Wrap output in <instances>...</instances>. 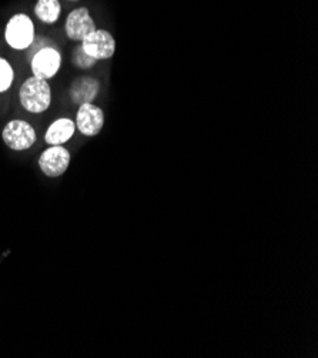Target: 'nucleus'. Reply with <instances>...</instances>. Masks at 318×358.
<instances>
[{"label":"nucleus","mask_w":318,"mask_h":358,"mask_svg":"<svg viewBox=\"0 0 318 358\" xmlns=\"http://www.w3.org/2000/svg\"><path fill=\"white\" fill-rule=\"evenodd\" d=\"M22 106L30 113H43L52 103V89L48 80L31 76L23 82L19 90Z\"/></svg>","instance_id":"1"},{"label":"nucleus","mask_w":318,"mask_h":358,"mask_svg":"<svg viewBox=\"0 0 318 358\" xmlns=\"http://www.w3.org/2000/svg\"><path fill=\"white\" fill-rule=\"evenodd\" d=\"M6 43L15 50H26L34 42V26L24 13L15 15L5 29Z\"/></svg>","instance_id":"2"},{"label":"nucleus","mask_w":318,"mask_h":358,"mask_svg":"<svg viewBox=\"0 0 318 358\" xmlns=\"http://www.w3.org/2000/svg\"><path fill=\"white\" fill-rule=\"evenodd\" d=\"M5 145L15 150L23 152L30 149L34 143H36V131L24 120H12L9 122L2 133Z\"/></svg>","instance_id":"3"},{"label":"nucleus","mask_w":318,"mask_h":358,"mask_svg":"<svg viewBox=\"0 0 318 358\" xmlns=\"http://www.w3.org/2000/svg\"><path fill=\"white\" fill-rule=\"evenodd\" d=\"M82 49L94 60H106L115 55L116 42L108 30L96 29L82 41Z\"/></svg>","instance_id":"4"},{"label":"nucleus","mask_w":318,"mask_h":358,"mask_svg":"<svg viewBox=\"0 0 318 358\" xmlns=\"http://www.w3.org/2000/svg\"><path fill=\"white\" fill-rule=\"evenodd\" d=\"M62 66V55L55 48H42L33 55L31 71L33 76L49 80L57 75Z\"/></svg>","instance_id":"5"},{"label":"nucleus","mask_w":318,"mask_h":358,"mask_svg":"<svg viewBox=\"0 0 318 358\" xmlns=\"http://www.w3.org/2000/svg\"><path fill=\"white\" fill-rule=\"evenodd\" d=\"M104 126V113L99 106L85 103L79 106L76 115V129L86 137L97 136Z\"/></svg>","instance_id":"6"},{"label":"nucleus","mask_w":318,"mask_h":358,"mask_svg":"<svg viewBox=\"0 0 318 358\" xmlns=\"http://www.w3.org/2000/svg\"><path fill=\"white\" fill-rule=\"evenodd\" d=\"M70 153L63 146H50L39 157V167L48 177H60L70 166Z\"/></svg>","instance_id":"7"},{"label":"nucleus","mask_w":318,"mask_h":358,"mask_svg":"<svg viewBox=\"0 0 318 358\" xmlns=\"http://www.w3.org/2000/svg\"><path fill=\"white\" fill-rule=\"evenodd\" d=\"M64 29L68 39L82 42L86 36L96 30V23L86 8H79L68 13Z\"/></svg>","instance_id":"8"},{"label":"nucleus","mask_w":318,"mask_h":358,"mask_svg":"<svg viewBox=\"0 0 318 358\" xmlns=\"http://www.w3.org/2000/svg\"><path fill=\"white\" fill-rule=\"evenodd\" d=\"M75 131L76 123L72 119L62 117L49 126L45 134V140L49 146H63L66 141L73 137Z\"/></svg>","instance_id":"9"},{"label":"nucleus","mask_w":318,"mask_h":358,"mask_svg":"<svg viewBox=\"0 0 318 358\" xmlns=\"http://www.w3.org/2000/svg\"><path fill=\"white\" fill-rule=\"evenodd\" d=\"M100 85L93 78H80L75 80V83L70 87V97L72 101L76 104H85V103H93L97 97Z\"/></svg>","instance_id":"10"},{"label":"nucleus","mask_w":318,"mask_h":358,"mask_svg":"<svg viewBox=\"0 0 318 358\" xmlns=\"http://www.w3.org/2000/svg\"><path fill=\"white\" fill-rule=\"evenodd\" d=\"M62 13V6L59 0H38L34 6V15H36L43 23L53 24L59 20Z\"/></svg>","instance_id":"11"},{"label":"nucleus","mask_w":318,"mask_h":358,"mask_svg":"<svg viewBox=\"0 0 318 358\" xmlns=\"http://www.w3.org/2000/svg\"><path fill=\"white\" fill-rule=\"evenodd\" d=\"M15 80V70L6 59L0 57V93H5L10 89Z\"/></svg>","instance_id":"12"},{"label":"nucleus","mask_w":318,"mask_h":358,"mask_svg":"<svg viewBox=\"0 0 318 358\" xmlns=\"http://www.w3.org/2000/svg\"><path fill=\"white\" fill-rule=\"evenodd\" d=\"M97 60H94L93 57H90L83 49L82 46H79L78 49H75L73 52V63L80 67V69H90L96 64Z\"/></svg>","instance_id":"13"},{"label":"nucleus","mask_w":318,"mask_h":358,"mask_svg":"<svg viewBox=\"0 0 318 358\" xmlns=\"http://www.w3.org/2000/svg\"><path fill=\"white\" fill-rule=\"evenodd\" d=\"M70 2H78V0H70Z\"/></svg>","instance_id":"14"}]
</instances>
